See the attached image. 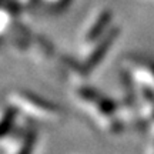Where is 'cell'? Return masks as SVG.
<instances>
[{"label":"cell","instance_id":"obj_1","mask_svg":"<svg viewBox=\"0 0 154 154\" xmlns=\"http://www.w3.org/2000/svg\"><path fill=\"white\" fill-rule=\"evenodd\" d=\"M10 104L20 113L40 121H54L61 117V110L38 96L26 91H14L9 96Z\"/></svg>","mask_w":154,"mask_h":154},{"label":"cell","instance_id":"obj_2","mask_svg":"<svg viewBox=\"0 0 154 154\" xmlns=\"http://www.w3.org/2000/svg\"><path fill=\"white\" fill-rule=\"evenodd\" d=\"M117 32H111V33H109L107 36H106L104 38H101L100 40L99 46H96L91 51H90V54H88L87 60H86V63H84V72H90V70H93L94 67L99 64L100 61L103 60V57H104V54L107 53V50L110 49L111 43L114 42L116 36H117Z\"/></svg>","mask_w":154,"mask_h":154},{"label":"cell","instance_id":"obj_3","mask_svg":"<svg viewBox=\"0 0 154 154\" xmlns=\"http://www.w3.org/2000/svg\"><path fill=\"white\" fill-rule=\"evenodd\" d=\"M36 146V133L24 131L14 140L10 154H33Z\"/></svg>","mask_w":154,"mask_h":154},{"label":"cell","instance_id":"obj_4","mask_svg":"<svg viewBox=\"0 0 154 154\" xmlns=\"http://www.w3.org/2000/svg\"><path fill=\"white\" fill-rule=\"evenodd\" d=\"M16 113L17 110L11 104L0 107V138L10 133L14 120H16Z\"/></svg>","mask_w":154,"mask_h":154},{"label":"cell","instance_id":"obj_5","mask_svg":"<svg viewBox=\"0 0 154 154\" xmlns=\"http://www.w3.org/2000/svg\"><path fill=\"white\" fill-rule=\"evenodd\" d=\"M14 24V16L10 10L0 7V37L9 33Z\"/></svg>","mask_w":154,"mask_h":154},{"label":"cell","instance_id":"obj_6","mask_svg":"<svg viewBox=\"0 0 154 154\" xmlns=\"http://www.w3.org/2000/svg\"><path fill=\"white\" fill-rule=\"evenodd\" d=\"M107 22H109V17H107V14H103V16H101L99 20L96 22V24H94L93 27H90V30L87 32V37H86L87 43H91V42L97 40V38L101 36V33H103V30H104Z\"/></svg>","mask_w":154,"mask_h":154}]
</instances>
